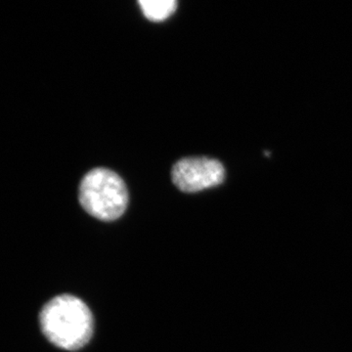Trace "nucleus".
I'll use <instances>...</instances> for the list:
<instances>
[{"mask_svg":"<svg viewBox=\"0 0 352 352\" xmlns=\"http://www.w3.org/2000/svg\"><path fill=\"white\" fill-rule=\"evenodd\" d=\"M39 324L46 339L65 351L82 349L94 335V315L75 296L60 295L50 300L41 309Z\"/></svg>","mask_w":352,"mask_h":352,"instance_id":"nucleus-1","label":"nucleus"},{"mask_svg":"<svg viewBox=\"0 0 352 352\" xmlns=\"http://www.w3.org/2000/svg\"><path fill=\"white\" fill-rule=\"evenodd\" d=\"M83 210L99 220L113 221L126 212L129 192L126 183L115 171L98 168L85 175L78 193Z\"/></svg>","mask_w":352,"mask_h":352,"instance_id":"nucleus-2","label":"nucleus"},{"mask_svg":"<svg viewBox=\"0 0 352 352\" xmlns=\"http://www.w3.org/2000/svg\"><path fill=\"white\" fill-rule=\"evenodd\" d=\"M138 3L145 17L152 22L168 19L177 7L176 0H139Z\"/></svg>","mask_w":352,"mask_h":352,"instance_id":"nucleus-4","label":"nucleus"},{"mask_svg":"<svg viewBox=\"0 0 352 352\" xmlns=\"http://www.w3.org/2000/svg\"><path fill=\"white\" fill-rule=\"evenodd\" d=\"M171 177L180 191L196 193L221 184L226 179V170L217 160L185 157L173 166Z\"/></svg>","mask_w":352,"mask_h":352,"instance_id":"nucleus-3","label":"nucleus"}]
</instances>
